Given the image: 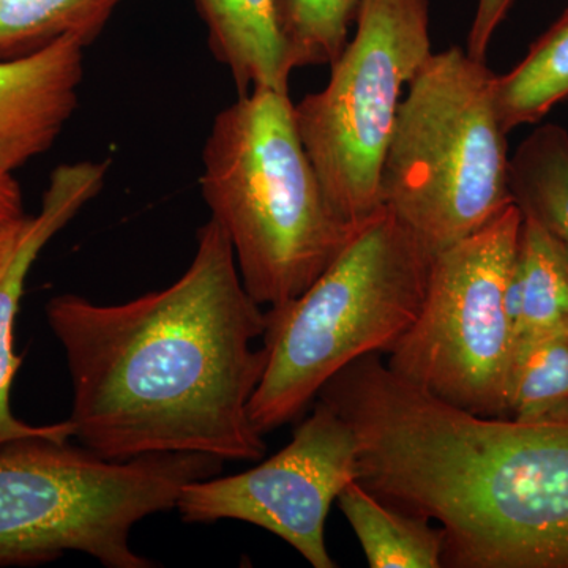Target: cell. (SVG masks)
Returning a JSON list of instances; mask_svg holds the SVG:
<instances>
[{"mask_svg":"<svg viewBox=\"0 0 568 568\" xmlns=\"http://www.w3.org/2000/svg\"><path fill=\"white\" fill-rule=\"evenodd\" d=\"M125 0H0V62L28 58L74 37L85 47L102 36Z\"/></svg>","mask_w":568,"mask_h":568,"instance_id":"15","label":"cell"},{"mask_svg":"<svg viewBox=\"0 0 568 568\" xmlns=\"http://www.w3.org/2000/svg\"><path fill=\"white\" fill-rule=\"evenodd\" d=\"M110 166L108 160L59 164L50 175L40 212L28 216L17 242L0 264V446L26 437H73L70 420L31 425L11 410V386L22 361L14 353V321L20 312L26 280L41 250L84 205L99 196Z\"/></svg>","mask_w":568,"mask_h":568,"instance_id":"10","label":"cell"},{"mask_svg":"<svg viewBox=\"0 0 568 568\" xmlns=\"http://www.w3.org/2000/svg\"><path fill=\"white\" fill-rule=\"evenodd\" d=\"M213 58L230 70L239 95L253 89L290 92L274 0H194Z\"/></svg>","mask_w":568,"mask_h":568,"instance_id":"12","label":"cell"},{"mask_svg":"<svg viewBox=\"0 0 568 568\" xmlns=\"http://www.w3.org/2000/svg\"><path fill=\"white\" fill-rule=\"evenodd\" d=\"M48 324L65 353L70 424L80 446L112 462L201 454L260 462L250 418L264 375L265 312L239 274L233 246L209 220L181 278L125 304L61 294Z\"/></svg>","mask_w":568,"mask_h":568,"instance_id":"1","label":"cell"},{"mask_svg":"<svg viewBox=\"0 0 568 568\" xmlns=\"http://www.w3.org/2000/svg\"><path fill=\"white\" fill-rule=\"evenodd\" d=\"M523 213L511 204L477 233L433 254L424 304L388 351V368L478 416L503 417L517 347L508 280Z\"/></svg>","mask_w":568,"mask_h":568,"instance_id":"8","label":"cell"},{"mask_svg":"<svg viewBox=\"0 0 568 568\" xmlns=\"http://www.w3.org/2000/svg\"><path fill=\"white\" fill-rule=\"evenodd\" d=\"M515 0H478L473 28L467 37L466 51L478 61H485V55L491 43L493 36L500 22L506 20L508 10Z\"/></svg>","mask_w":568,"mask_h":568,"instance_id":"21","label":"cell"},{"mask_svg":"<svg viewBox=\"0 0 568 568\" xmlns=\"http://www.w3.org/2000/svg\"><path fill=\"white\" fill-rule=\"evenodd\" d=\"M432 260L383 207L304 293L267 308L264 375L250 402L257 433L267 435L301 416L357 358L387 354L420 312Z\"/></svg>","mask_w":568,"mask_h":568,"instance_id":"4","label":"cell"},{"mask_svg":"<svg viewBox=\"0 0 568 568\" xmlns=\"http://www.w3.org/2000/svg\"><path fill=\"white\" fill-rule=\"evenodd\" d=\"M362 0H274L287 69L331 67L345 51Z\"/></svg>","mask_w":568,"mask_h":568,"instance_id":"19","label":"cell"},{"mask_svg":"<svg viewBox=\"0 0 568 568\" xmlns=\"http://www.w3.org/2000/svg\"><path fill=\"white\" fill-rule=\"evenodd\" d=\"M355 24L328 84L294 108L328 200L361 226L383 209L381 171L402 93L432 55L429 2L362 0Z\"/></svg>","mask_w":568,"mask_h":568,"instance_id":"7","label":"cell"},{"mask_svg":"<svg viewBox=\"0 0 568 568\" xmlns=\"http://www.w3.org/2000/svg\"><path fill=\"white\" fill-rule=\"evenodd\" d=\"M485 61L454 47L426 59L399 103L381 204L436 254L514 203L507 132Z\"/></svg>","mask_w":568,"mask_h":568,"instance_id":"6","label":"cell"},{"mask_svg":"<svg viewBox=\"0 0 568 568\" xmlns=\"http://www.w3.org/2000/svg\"><path fill=\"white\" fill-rule=\"evenodd\" d=\"M357 459L353 428L317 399L282 452L245 473L186 485L175 510L186 525L250 523L282 538L313 567L334 568L325 521L343 489L357 480Z\"/></svg>","mask_w":568,"mask_h":568,"instance_id":"9","label":"cell"},{"mask_svg":"<svg viewBox=\"0 0 568 568\" xmlns=\"http://www.w3.org/2000/svg\"><path fill=\"white\" fill-rule=\"evenodd\" d=\"M515 276L521 301L517 345L568 332V250L525 215Z\"/></svg>","mask_w":568,"mask_h":568,"instance_id":"14","label":"cell"},{"mask_svg":"<svg viewBox=\"0 0 568 568\" xmlns=\"http://www.w3.org/2000/svg\"><path fill=\"white\" fill-rule=\"evenodd\" d=\"M353 428L357 480L443 525V567L568 568V422L469 413L377 354L317 395Z\"/></svg>","mask_w":568,"mask_h":568,"instance_id":"2","label":"cell"},{"mask_svg":"<svg viewBox=\"0 0 568 568\" xmlns=\"http://www.w3.org/2000/svg\"><path fill=\"white\" fill-rule=\"evenodd\" d=\"M503 417L523 424L568 422V332L518 343Z\"/></svg>","mask_w":568,"mask_h":568,"instance_id":"18","label":"cell"},{"mask_svg":"<svg viewBox=\"0 0 568 568\" xmlns=\"http://www.w3.org/2000/svg\"><path fill=\"white\" fill-rule=\"evenodd\" d=\"M510 192L523 215L536 220L568 250V133L540 126L510 156Z\"/></svg>","mask_w":568,"mask_h":568,"instance_id":"16","label":"cell"},{"mask_svg":"<svg viewBox=\"0 0 568 568\" xmlns=\"http://www.w3.org/2000/svg\"><path fill=\"white\" fill-rule=\"evenodd\" d=\"M201 194L261 306L298 297L358 226L325 193L304 148L290 92L253 89L213 119Z\"/></svg>","mask_w":568,"mask_h":568,"instance_id":"3","label":"cell"},{"mask_svg":"<svg viewBox=\"0 0 568 568\" xmlns=\"http://www.w3.org/2000/svg\"><path fill=\"white\" fill-rule=\"evenodd\" d=\"M69 440L26 437L0 446V567L78 551L108 568H153L130 544L134 526L175 508L186 485L219 476L224 463L201 454L112 462Z\"/></svg>","mask_w":568,"mask_h":568,"instance_id":"5","label":"cell"},{"mask_svg":"<svg viewBox=\"0 0 568 568\" xmlns=\"http://www.w3.org/2000/svg\"><path fill=\"white\" fill-rule=\"evenodd\" d=\"M372 568L443 567V529L429 519L399 510L373 495L358 480L336 499Z\"/></svg>","mask_w":568,"mask_h":568,"instance_id":"13","label":"cell"},{"mask_svg":"<svg viewBox=\"0 0 568 568\" xmlns=\"http://www.w3.org/2000/svg\"><path fill=\"white\" fill-rule=\"evenodd\" d=\"M568 97V9L530 47L528 55L493 80V99L506 132L536 123Z\"/></svg>","mask_w":568,"mask_h":568,"instance_id":"17","label":"cell"},{"mask_svg":"<svg viewBox=\"0 0 568 568\" xmlns=\"http://www.w3.org/2000/svg\"><path fill=\"white\" fill-rule=\"evenodd\" d=\"M28 216L20 183L13 175L0 178V264L17 242Z\"/></svg>","mask_w":568,"mask_h":568,"instance_id":"20","label":"cell"},{"mask_svg":"<svg viewBox=\"0 0 568 568\" xmlns=\"http://www.w3.org/2000/svg\"><path fill=\"white\" fill-rule=\"evenodd\" d=\"M85 44L67 37L0 62V178L50 151L80 103Z\"/></svg>","mask_w":568,"mask_h":568,"instance_id":"11","label":"cell"}]
</instances>
